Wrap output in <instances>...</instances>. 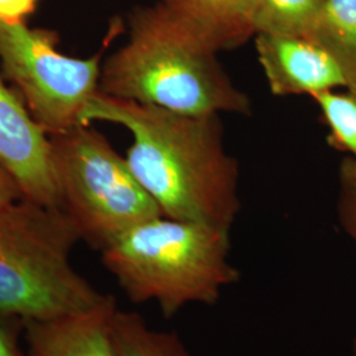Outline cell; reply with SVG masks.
Listing matches in <instances>:
<instances>
[{
  "label": "cell",
  "mask_w": 356,
  "mask_h": 356,
  "mask_svg": "<svg viewBox=\"0 0 356 356\" xmlns=\"http://www.w3.org/2000/svg\"><path fill=\"white\" fill-rule=\"evenodd\" d=\"M51 157L63 209L81 235L102 251L144 220L163 216L126 157L90 124L51 135Z\"/></svg>",
  "instance_id": "cell-5"
},
{
  "label": "cell",
  "mask_w": 356,
  "mask_h": 356,
  "mask_svg": "<svg viewBox=\"0 0 356 356\" xmlns=\"http://www.w3.org/2000/svg\"><path fill=\"white\" fill-rule=\"evenodd\" d=\"M259 64L275 95L313 97L347 88L342 67L329 51L306 36L256 33Z\"/></svg>",
  "instance_id": "cell-8"
},
{
  "label": "cell",
  "mask_w": 356,
  "mask_h": 356,
  "mask_svg": "<svg viewBox=\"0 0 356 356\" xmlns=\"http://www.w3.org/2000/svg\"><path fill=\"white\" fill-rule=\"evenodd\" d=\"M81 235L61 207L26 198L0 209V316L28 321L91 310L99 292L72 263Z\"/></svg>",
  "instance_id": "cell-4"
},
{
  "label": "cell",
  "mask_w": 356,
  "mask_h": 356,
  "mask_svg": "<svg viewBox=\"0 0 356 356\" xmlns=\"http://www.w3.org/2000/svg\"><path fill=\"white\" fill-rule=\"evenodd\" d=\"M128 26L126 44L102 65L99 92L179 114L251 113L219 51L165 4L134 8Z\"/></svg>",
  "instance_id": "cell-2"
},
{
  "label": "cell",
  "mask_w": 356,
  "mask_h": 356,
  "mask_svg": "<svg viewBox=\"0 0 356 356\" xmlns=\"http://www.w3.org/2000/svg\"><path fill=\"white\" fill-rule=\"evenodd\" d=\"M22 198L23 193L20 191L17 182L6 170L4 166L0 165V209L15 204Z\"/></svg>",
  "instance_id": "cell-18"
},
{
  "label": "cell",
  "mask_w": 356,
  "mask_h": 356,
  "mask_svg": "<svg viewBox=\"0 0 356 356\" xmlns=\"http://www.w3.org/2000/svg\"><path fill=\"white\" fill-rule=\"evenodd\" d=\"M353 351H354V356H356V337L354 339V343H353Z\"/></svg>",
  "instance_id": "cell-19"
},
{
  "label": "cell",
  "mask_w": 356,
  "mask_h": 356,
  "mask_svg": "<svg viewBox=\"0 0 356 356\" xmlns=\"http://www.w3.org/2000/svg\"><path fill=\"white\" fill-rule=\"evenodd\" d=\"M207 40L229 51L254 36V0H159Z\"/></svg>",
  "instance_id": "cell-10"
},
{
  "label": "cell",
  "mask_w": 356,
  "mask_h": 356,
  "mask_svg": "<svg viewBox=\"0 0 356 356\" xmlns=\"http://www.w3.org/2000/svg\"><path fill=\"white\" fill-rule=\"evenodd\" d=\"M338 216L346 234L356 244V160L344 159L339 168Z\"/></svg>",
  "instance_id": "cell-15"
},
{
  "label": "cell",
  "mask_w": 356,
  "mask_h": 356,
  "mask_svg": "<svg viewBox=\"0 0 356 356\" xmlns=\"http://www.w3.org/2000/svg\"><path fill=\"white\" fill-rule=\"evenodd\" d=\"M116 307L111 296L79 314L24 322V356H118L111 334Z\"/></svg>",
  "instance_id": "cell-9"
},
{
  "label": "cell",
  "mask_w": 356,
  "mask_h": 356,
  "mask_svg": "<svg viewBox=\"0 0 356 356\" xmlns=\"http://www.w3.org/2000/svg\"><path fill=\"white\" fill-rule=\"evenodd\" d=\"M111 334L118 356H191L177 332L154 330L136 312L116 307Z\"/></svg>",
  "instance_id": "cell-12"
},
{
  "label": "cell",
  "mask_w": 356,
  "mask_h": 356,
  "mask_svg": "<svg viewBox=\"0 0 356 356\" xmlns=\"http://www.w3.org/2000/svg\"><path fill=\"white\" fill-rule=\"evenodd\" d=\"M325 0H254L256 33L306 36L314 26Z\"/></svg>",
  "instance_id": "cell-13"
},
{
  "label": "cell",
  "mask_w": 356,
  "mask_h": 356,
  "mask_svg": "<svg viewBox=\"0 0 356 356\" xmlns=\"http://www.w3.org/2000/svg\"><path fill=\"white\" fill-rule=\"evenodd\" d=\"M58 36L26 23L0 22V67L38 123L49 135L76 127L99 91L102 51L89 58L57 49Z\"/></svg>",
  "instance_id": "cell-6"
},
{
  "label": "cell",
  "mask_w": 356,
  "mask_h": 356,
  "mask_svg": "<svg viewBox=\"0 0 356 356\" xmlns=\"http://www.w3.org/2000/svg\"><path fill=\"white\" fill-rule=\"evenodd\" d=\"M229 250V229L160 216L116 238L101 261L131 302H156L169 319L191 304L216 305L241 280Z\"/></svg>",
  "instance_id": "cell-3"
},
{
  "label": "cell",
  "mask_w": 356,
  "mask_h": 356,
  "mask_svg": "<svg viewBox=\"0 0 356 356\" xmlns=\"http://www.w3.org/2000/svg\"><path fill=\"white\" fill-rule=\"evenodd\" d=\"M322 120L329 128L327 141L338 151L350 153L356 160V97L335 90L314 94Z\"/></svg>",
  "instance_id": "cell-14"
},
{
  "label": "cell",
  "mask_w": 356,
  "mask_h": 356,
  "mask_svg": "<svg viewBox=\"0 0 356 356\" xmlns=\"http://www.w3.org/2000/svg\"><path fill=\"white\" fill-rule=\"evenodd\" d=\"M306 38L335 58L343 70L346 89L356 97V0H325Z\"/></svg>",
  "instance_id": "cell-11"
},
{
  "label": "cell",
  "mask_w": 356,
  "mask_h": 356,
  "mask_svg": "<svg viewBox=\"0 0 356 356\" xmlns=\"http://www.w3.org/2000/svg\"><path fill=\"white\" fill-rule=\"evenodd\" d=\"M4 79L0 67V165L17 182L23 198L63 209L51 135Z\"/></svg>",
  "instance_id": "cell-7"
},
{
  "label": "cell",
  "mask_w": 356,
  "mask_h": 356,
  "mask_svg": "<svg viewBox=\"0 0 356 356\" xmlns=\"http://www.w3.org/2000/svg\"><path fill=\"white\" fill-rule=\"evenodd\" d=\"M40 0H0V22L7 24L26 23L38 8Z\"/></svg>",
  "instance_id": "cell-17"
},
{
  "label": "cell",
  "mask_w": 356,
  "mask_h": 356,
  "mask_svg": "<svg viewBox=\"0 0 356 356\" xmlns=\"http://www.w3.org/2000/svg\"><path fill=\"white\" fill-rule=\"evenodd\" d=\"M127 128L128 166L163 216L231 229L241 210L239 166L229 154L219 115L179 114L97 92L81 124Z\"/></svg>",
  "instance_id": "cell-1"
},
{
  "label": "cell",
  "mask_w": 356,
  "mask_h": 356,
  "mask_svg": "<svg viewBox=\"0 0 356 356\" xmlns=\"http://www.w3.org/2000/svg\"><path fill=\"white\" fill-rule=\"evenodd\" d=\"M24 322L0 316V356H24Z\"/></svg>",
  "instance_id": "cell-16"
}]
</instances>
